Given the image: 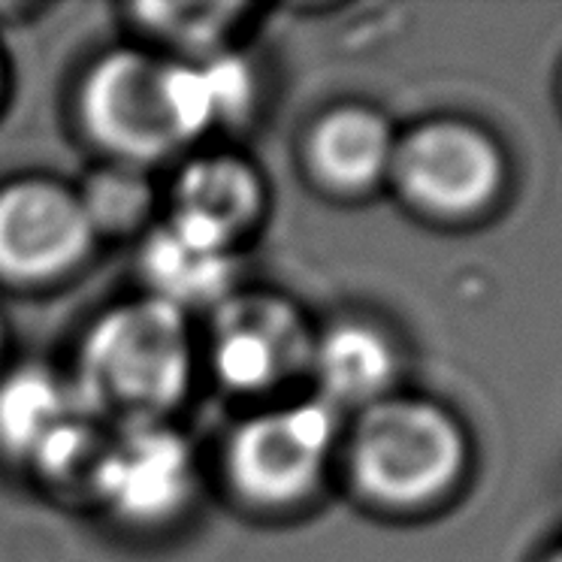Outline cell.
I'll return each instance as SVG.
<instances>
[{"label":"cell","mask_w":562,"mask_h":562,"mask_svg":"<svg viewBox=\"0 0 562 562\" xmlns=\"http://www.w3.org/2000/svg\"><path fill=\"white\" fill-rule=\"evenodd\" d=\"M336 439L339 412L318 396L248 417L224 453L231 487L255 508H294L321 487Z\"/></svg>","instance_id":"cell-4"},{"label":"cell","mask_w":562,"mask_h":562,"mask_svg":"<svg viewBox=\"0 0 562 562\" xmlns=\"http://www.w3.org/2000/svg\"><path fill=\"white\" fill-rule=\"evenodd\" d=\"M348 469L369 505L417 512L439 502L463 475L465 436L439 405L391 393L357 412Z\"/></svg>","instance_id":"cell-3"},{"label":"cell","mask_w":562,"mask_h":562,"mask_svg":"<svg viewBox=\"0 0 562 562\" xmlns=\"http://www.w3.org/2000/svg\"><path fill=\"white\" fill-rule=\"evenodd\" d=\"M143 279L148 296L170 303L184 315L221 306L233 294L236 257L227 248L200 243L164 224L143 245Z\"/></svg>","instance_id":"cell-12"},{"label":"cell","mask_w":562,"mask_h":562,"mask_svg":"<svg viewBox=\"0 0 562 562\" xmlns=\"http://www.w3.org/2000/svg\"><path fill=\"white\" fill-rule=\"evenodd\" d=\"M315 333L303 312L269 291H233L212 308L209 363L233 393H267L306 375Z\"/></svg>","instance_id":"cell-5"},{"label":"cell","mask_w":562,"mask_h":562,"mask_svg":"<svg viewBox=\"0 0 562 562\" xmlns=\"http://www.w3.org/2000/svg\"><path fill=\"white\" fill-rule=\"evenodd\" d=\"M243 13H248L245 7H231V3H179V7L148 3L134 10L139 27H146L151 37L188 55L184 61L224 52L221 46Z\"/></svg>","instance_id":"cell-15"},{"label":"cell","mask_w":562,"mask_h":562,"mask_svg":"<svg viewBox=\"0 0 562 562\" xmlns=\"http://www.w3.org/2000/svg\"><path fill=\"white\" fill-rule=\"evenodd\" d=\"M393 136L391 124L369 106H339L321 115L306 143L312 176L330 194L360 196L391 176Z\"/></svg>","instance_id":"cell-10"},{"label":"cell","mask_w":562,"mask_h":562,"mask_svg":"<svg viewBox=\"0 0 562 562\" xmlns=\"http://www.w3.org/2000/svg\"><path fill=\"white\" fill-rule=\"evenodd\" d=\"M79 122L115 164L146 167L212 131L196 61L115 49L88 67Z\"/></svg>","instance_id":"cell-2"},{"label":"cell","mask_w":562,"mask_h":562,"mask_svg":"<svg viewBox=\"0 0 562 562\" xmlns=\"http://www.w3.org/2000/svg\"><path fill=\"white\" fill-rule=\"evenodd\" d=\"M0 348H3V321H0Z\"/></svg>","instance_id":"cell-17"},{"label":"cell","mask_w":562,"mask_h":562,"mask_svg":"<svg viewBox=\"0 0 562 562\" xmlns=\"http://www.w3.org/2000/svg\"><path fill=\"white\" fill-rule=\"evenodd\" d=\"M110 439V429L79 412L40 448L27 469L61 496L94 499Z\"/></svg>","instance_id":"cell-14"},{"label":"cell","mask_w":562,"mask_h":562,"mask_svg":"<svg viewBox=\"0 0 562 562\" xmlns=\"http://www.w3.org/2000/svg\"><path fill=\"white\" fill-rule=\"evenodd\" d=\"M400 357L391 336L367 321H339L315 336L308 375L318 381L321 403L336 412H363L391 396Z\"/></svg>","instance_id":"cell-11"},{"label":"cell","mask_w":562,"mask_h":562,"mask_svg":"<svg viewBox=\"0 0 562 562\" xmlns=\"http://www.w3.org/2000/svg\"><path fill=\"white\" fill-rule=\"evenodd\" d=\"M98 243L82 200L52 179L0 188V279L40 284L76 269Z\"/></svg>","instance_id":"cell-7"},{"label":"cell","mask_w":562,"mask_h":562,"mask_svg":"<svg viewBox=\"0 0 562 562\" xmlns=\"http://www.w3.org/2000/svg\"><path fill=\"white\" fill-rule=\"evenodd\" d=\"M194 375L188 315L155 296L103 312L79 342L70 375L79 412L110 429L167 424Z\"/></svg>","instance_id":"cell-1"},{"label":"cell","mask_w":562,"mask_h":562,"mask_svg":"<svg viewBox=\"0 0 562 562\" xmlns=\"http://www.w3.org/2000/svg\"><path fill=\"white\" fill-rule=\"evenodd\" d=\"M263 212V182L248 160L236 155H203L188 160L170 194V221L191 239L233 251L255 231Z\"/></svg>","instance_id":"cell-9"},{"label":"cell","mask_w":562,"mask_h":562,"mask_svg":"<svg viewBox=\"0 0 562 562\" xmlns=\"http://www.w3.org/2000/svg\"><path fill=\"white\" fill-rule=\"evenodd\" d=\"M76 194L82 200V209L98 236L136 231L139 224H146L151 203H155V191L148 184L146 172L127 164L103 167Z\"/></svg>","instance_id":"cell-16"},{"label":"cell","mask_w":562,"mask_h":562,"mask_svg":"<svg viewBox=\"0 0 562 562\" xmlns=\"http://www.w3.org/2000/svg\"><path fill=\"white\" fill-rule=\"evenodd\" d=\"M79 415L70 379L55 369L27 363L0 379V453L31 465L58 429Z\"/></svg>","instance_id":"cell-13"},{"label":"cell","mask_w":562,"mask_h":562,"mask_svg":"<svg viewBox=\"0 0 562 562\" xmlns=\"http://www.w3.org/2000/svg\"><path fill=\"white\" fill-rule=\"evenodd\" d=\"M0 88H3V64H0Z\"/></svg>","instance_id":"cell-19"},{"label":"cell","mask_w":562,"mask_h":562,"mask_svg":"<svg viewBox=\"0 0 562 562\" xmlns=\"http://www.w3.org/2000/svg\"><path fill=\"white\" fill-rule=\"evenodd\" d=\"M550 562H562V550H560V553H557V557H553V560H550Z\"/></svg>","instance_id":"cell-18"},{"label":"cell","mask_w":562,"mask_h":562,"mask_svg":"<svg viewBox=\"0 0 562 562\" xmlns=\"http://www.w3.org/2000/svg\"><path fill=\"white\" fill-rule=\"evenodd\" d=\"M496 143L472 124L427 122L396 139L391 176L400 194L432 218H469L487 209L502 188Z\"/></svg>","instance_id":"cell-6"},{"label":"cell","mask_w":562,"mask_h":562,"mask_svg":"<svg viewBox=\"0 0 562 562\" xmlns=\"http://www.w3.org/2000/svg\"><path fill=\"white\" fill-rule=\"evenodd\" d=\"M196 490L194 451L167 424L115 429L100 465L94 502L134 526L176 520Z\"/></svg>","instance_id":"cell-8"}]
</instances>
